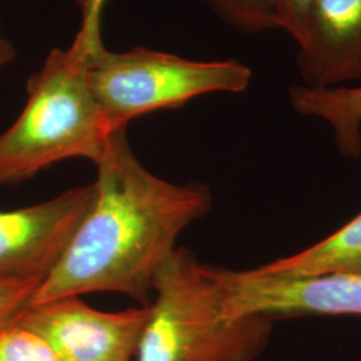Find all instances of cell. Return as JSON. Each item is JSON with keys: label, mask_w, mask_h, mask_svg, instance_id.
Instances as JSON below:
<instances>
[{"label": "cell", "mask_w": 361, "mask_h": 361, "mask_svg": "<svg viewBox=\"0 0 361 361\" xmlns=\"http://www.w3.org/2000/svg\"><path fill=\"white\" fill-rule=\"evenodd\" d=\"M97 168L90 207L30 307L101 292L149 305L155 273L176 250L180 233L212 205L205 185L173 183L145 168L130 149L126 129L111 134Z\"/></svg>", "instance_id": "1"}, {"label": "cell", "mask_w": 361, "mask_h": 361, "mask_svg": "<svg viewBox=\"0 0 361 361\" xmlns=\"http://www.w3.org/2000/svg\"><path fill=\"white\" fill-rule=\"evenodd\" d=\"M113 133L91 91L86 58L73 47L54 49L27 82L20 116L0 134V185L71 158L98 165Z\"/></svg>", "instance_id": "2"}, {"label": "cell", "mask_w": 361, "mask_h": 361, "mask_svg": "<svg viewBox=\"0 0 361 361\" xmlns=\"http://www.w3.org/2000/svg\"><path fill=\"white\" fill-rule=\"evenodd\" d=\"M153 290L135 361H253L268 345L271 319L225 317L205 265L188 249L164 261Z\"/></svg>", "instance_id": "3"}, {"label": "cell", "mask_w": 361, "mask_h": 361, "mask_svg": "<svg viewBox=\"0 0 361 361\" xmlns=\"http://www.w3.org/2000/svg\"><path fill=\"white\" fill-rule=\"evenodd\" d=\"M86 65L91 91L111 131L202 95L244 92L253 78L247 66L234 59L202 62L145 47L121 52L104 47L86 58Z\"/></svg>", "instance_id": "4"}, {"label": "cell", "mask_w": 361, "mask_h": 361, "mask_svg": "<svg viewBox=\"0 0 361 361\" xmlns=\"http://www.w3.org/2000/svg\"><path fill=\"white\" fill-rule=\"evenodd\" d=\"M225 317L360 314L361 273L281 279L257 269L229 271L205 265Z\"/></svg>", "instance_id": "5"}, {"label": "cell", "mask_w": 361, "mask_h": 361, "mask_svg": "<svg viewBox=\"0 0 361 361\" xmlns=\"http://www.w3.org/2000/svg\"><path fill=\"white\" fill-rule=\"evenodd\" d=\"M149 317L150 304L111 313L68 296L28 307L16 323L43 337L62 361H135Z\"/></svg>", "instance_id": "6"}, {"label": "cell", "mask_w": 361, "mask_h": 361, "mask_svg": "<svg viewBox=\"0 0 361 361\" xmlns=\"http://www.w3.org/2000/svg\"><path fill=\"white\" fill-rule=\"evenodd\" d=\"M94 198V183L50 201L0 210V279L43 280L62 257Z\"/></svg>", "instance_id": "7"}, {"label": "cell", "mask_w": 361, "mask_h": 361, "mask_svg": "<svg viewBox=\"0 0 361 361\" xmlns=\"http://www.w3.org/2000/svg\"><path fill=\"white\" fill-rule=\"evenodd\" d=\"M296 44L302 85L361 83V0H316Z\"/></svg>", "instance_id": "8"}, {"label": "cell", "mask_w": 361, "mask_h": 361, "mask_svg": "<svg viewBox=\"0 0 361 361\" xmlns=\"http://www.w3.org/2000/svg\"><path fill=\"white\" fill-rule=\"evenodd\" d=\"M289 101L298 114L328 123L338 150L347 157L361 154V83L314 87L293 85Z\"/></svg>", "instance_id": "9"}, {"label": "cell", "mask_w": 361, "mask_h": 361, "mask_svg": "<svg viewBox=\"0 0 361 361\" xmlns=\"http://www.w3.org/2000/svg\"><path fill=\"white\" fill-rule=\"evenodd\" d=\"M256 269L262 274L281 279L361 273V213L317 245Z\"/></svg>", "instance_id": "10"}, {"label": "cell", "mask_w": 361, "mask_h": 361, "mask_svg": "<svg viewBox=\"0 0 361 361\" xmlns=\"http://www.w3.org/2000/svg\"><path fill=\"white\" fill-rule=\"evenodd\" d=\"M219 20L243 34L276 30L271 0H204Z\"/></svg>", "instance_id": "11"}, {"label": "cell", "mask_w": 361, "mask_h": 361, "mask_svg": "<svg viewBox=\"0 0 361 361\" xmlns=\"http://www.w3.org/2000/svg\"><path fill=\"white\" fill-rule=\"evenodd\" d=\"M0 361H62L35 332L15 323L0 331Z\"/></svg>", "instance_id": "12"}, {"label": "cell", "mask_w": 361, "mask_h": 361, "mask_svg": "<svg viewBox=\"0 0 361 361\" xmlns=\"http://www.w3.org/2000/svg\"><path fill=\"white\" fill-rule=\"evenodd\" d=\"M109 0H77L80 8V27L71 47L82 56L89 58L104 49L102 18Z\"/></svg>", "instance_id": "13"}, {"label": "cell", "mask_w": 361, "mask_h": 361, "mask_svg": "<svg viewBox=\"0 0 361 361\" xmlns=\"http://www.w3.org/2000/svg\"><path fill=\"white\" fill-rule=\"evenodd\" d=\"M40 279H0V331L30 307Z\"/></svg>", "instance_id": "14"}, {"label": "cell", "mask_w": 361, "mask_h": 361, "mask_svg": "<svg viewBox=\"0 0 361 361\" xmlns=\"http://www.w3.org/2000/svg\"><path fill=\"white\" fill-rule=\"evenodd\" d=\"M277 28L298 42L307 26L310 10L316 0H271Z\"/></svg>", "instance_id": "15"}, {"label": "cell", "mask_w": 361, "mask_h": 361, "mask_svg": "<svg viewBox=\"0 0 361 361\" xmlns=\"http://www.w3.org/2000/svg\"><path fill=\"white\" fill-rule=\"evenodd\" d=\"M16 58V50L13 43L6 38L0 30V70L11 65Z\"/></svg>", "instance_id": "16"}]
</instances>
